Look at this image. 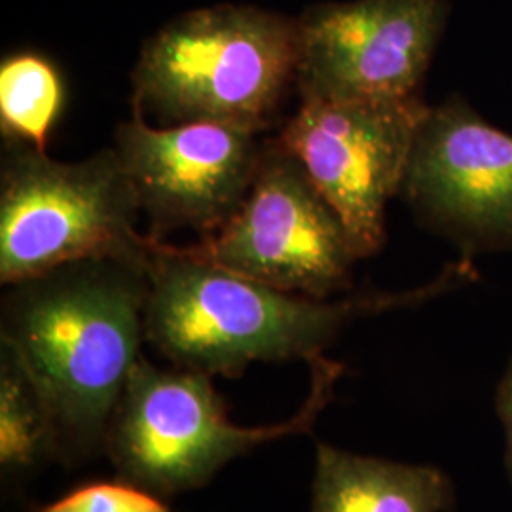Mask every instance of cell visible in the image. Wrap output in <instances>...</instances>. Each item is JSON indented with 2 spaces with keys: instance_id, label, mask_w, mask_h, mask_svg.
<instances>
[{
  "instance_id": "obj_1",
  "label": "cell",
  "mask_w": 512,
  "mask_h": 512,
  "mask_svg": "<svg viewBox=\"0 0 512 512\" xmlns=\"http://www.w3.org/2000/svg\"><path fill=\"white\" fill-rule=\"evenodd\" d=\"M148 258L69 262L8 285L2 298V348L35 387L63 463L105 452L147 340Z\"/></svg>"
},
{
  "instance_id": "obj_2",
  "label": "cell",
  "mask_w": 512,
  "mask_h": 512,
  "mask_svg": "<svg viewBox=\"0 0 512 512\" xmlns=\"http://www.w3.org/2000/svg\"><path fill=\"white\" fill-rule=\"evenodd\" d=\"M478 279L475 260L458 256L410 291L319 300L279 291L152 238L145 336L177 368L238 378L253 363H311L351 323L418 308Z\"/></svg>"
},
{
  "instance_id": "obj_3",
  "label": "cell",
  "mask_w": 512,
  "mask_h": 512,
  "mask_svg": "<svg viewBox=\"0 0 512 512\" xmlns=\"http://www.w3.org/2000/svg\"><path fill=\"white\" fill-rule=\"evenodd\" d=\"M296 73V19L215 4L171 19L143 44L131 73V107L160 128L209 122L258 133Z\"/></svg>"
},
{
  "instance_id": "obj_4",
  "label": "cell",
  "mask_w": 512,
  "mask_h": 512,
  "mask_svg": "<svg viewBox=\"0 0 512 512\" xmlns=\"http://www.w3.org/2000/svg\"><path fill=\"white\" fill-rule=\"evenodd\" d=\"M310 393L291 420L241 427L211 376L165 370L139 359L110 421L105 452L118 475L158 495L205 486L220 469L260 444L308 433L334 397L344 366L325 355L308 363Z\"/></svg>"
},
{
  "instance_id": "obj_5",
  "label": "cell",
  "mask_w": 512,
  "mask_h": 512,
  "mask_svg": "<svg viewBox=\"0 0 512 512\" xmlns=\"http://www.w3.org/2000/svg\"><path fill=\"white\" fill-rule=\"evenodd\" d=\"M141 203L114 147L80 162L6 143L0 171V281L14 285L88 258H143Z\"/></svg>"
},
{
  "instance_id": "obj_6",
  "label": "cell",
  "mask_w": 512,
  "mask_h": 512,
  "mask_svg": "<svg viewBox=\"0 0 512 512\" xmlns=\"http://www.w3.org/2000/svg\"><path fill=\"white\" fill-rule=\"evenodd\" d=\"M285 293L329 300L353 287L363 256L348 228L291 150L264 141L247 200L217 234L179 247Z\"/></svg>"
},
{
  "instance_id": "obj_7",
  "label": "cell",
  "mask_w": 512,
  "mask_h": 512,
  "mask_svg": "<svg viewBox=\"0 0 512 512\" xmlns=\"http://www.w3.org/2000/svg\"><path fill=\"white\" fill-rule=\"evenodd\" d=\"M399 198L459 256L512 253V133L490 124L461 93L429 105Z\"/></svg>"
},
{
  "instance_id": "obj_8",
  "label": "cell",
  "mask_w": 512,
  "mask_h": 512,
  "mask_svg": "<svg viewBox=\"0 0 512 512\" xmlns=\"http://www.w3.org/2000/svg\"><path fill=\"white\" fill-rule=\"evenodd\" d=\"M450 14V0H349L308 6L296 18L300 99L421 97Z\"/></svg>"
},
{
  "instance_id": "obj_9",
  "label": "cell",
  "mask_w": 512,
  "mask_h": 512,
  "mask_svg": "<svg viewBox=\"0 0 512 512\" xmlns=\"http://www.w3.org/2000/svg\"><path fill=\"white\" fill-rule=\"evenodd\" d=\"M427 109L423 97L300 99V107L277 135L344 220L363 258L380 253L385 245L387 203L401 192Z\"/></svg>"
},
{
  "instance_id": "obj_10",
  "label": "cell",
  "mask_w": 512,
  "mask_h": 512,
  "mask_svg": "<svg viewBox=\"0 0 512 512\" xmlns=\"http://www.w3.org/2000/svg\"><path fill=\"white\" fill-rule=\"evenodd\" d=\"M114 150L150 219V238L175 228L209 238L247 200L264 143L249 129L209 122L158 128L133 114L114 129Z\"/></svg>"
},
{
  "instance_id": "obj_11",
  "label": "cell",
  "mask_w": 512,
  "mask_h": 512,
  "mask_svg": "<svg viewBox=\"0 0 512 512\" xmlns=\"http://www.w3.org/2000/svg\"><path fill=\"white\" fill-rule=\"evenodd\" d=\"M456 488L435 465H412L317 444L311 512H452Z\"/></svg>"
},
{
  "instance_id": "obj_12",
  "label": "cell",
  "mask_w": 512,
  "mask_h": 512,
  "mask_svg": "<svg viewBox=\"0 0 512 512\" xmlns=\"http://www.w3.org/2000/svg\"><path fill=\"white\" fill-rule=\"evenodd\" d=\"M65 105V84L54 63L35 52L4 57L0 65V129L10 143L46 150Z\"/></svg>"
},
{
  "instance_id": "obj_13",
  "label": "cell",
  "mask_w": 512,
  "mask_h": 512,
  "mask_svg": "<svg viewBox=\"0 0 512 512\" xmlns=\"http://www.w3.org/2000/svg\"><path fill=\"white\" fill-rule=\"evenodd\" d=\"M55 458L54 433L46 408L10 351L0 359V463L21 471Z\"/></svg>"
},
{
  "instance_id": "obj_14",
  "label": "cell",
  "mask_w": 512,
  "mask_h": 512,
  "mask_svg": "<svg viewBox=\"0 0 512 512\" xmlns=\"http://www.w3.org/2000/svg\"><path fill=\"white\" fill-rule=\"evenodd\" d=\"M37 512H173L160 495L129 480L93 482Z\"/></svg>"
},
{
  "instance_id": "obj_15",
  "label": "cell",
  "mask_w": 512,
  "mask_h": 512,
  "mask_svg": "<svg viewBox=\"0 0 512 512\" xmlns=\"http://www.w3.org/2000/svg\"><path fill=\"white\" fill-rule=\"evenodd\" d=\"M495 412L505 433V467L512 484V353L495 387Z\"/></svg>"
}]
</instances>
